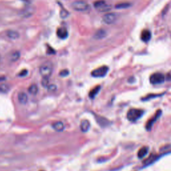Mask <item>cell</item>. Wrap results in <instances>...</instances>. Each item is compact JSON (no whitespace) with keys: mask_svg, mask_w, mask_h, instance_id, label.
Returning <instances> with one entry per match:
<instances>
[{"mask_svg":"<svg viewBox=\"0 0 171 171\" xmlns=\"http://www.w3.org/2000/svg\"><path fill=\"white\" fill-rule=\"evenodd\" d=\"M53 71V64L50 61H46L43 63L39 68V72L43 78H49L52 75Z\"/></svg>","mask_w":171,"mask_h":171,"instance_id":"obj_1","label":"cell"},{"mask_svg":"<svg viewBox=\"0 0 171 171\" xmlns=\"http://www.w3.org/2000/svg\"><path fill=\"white\" fill-rule=\"evenodd\" d=\"M144 114V111L140 109L132 108L127 112V118L130 122H135L140 118Z\"/></svg>","mask_w":171,"mask_h":171,"instance_id":"obj_2","label":"cell"},{"mask_svg":"<svg viewBox=\"0 0 171 171\" xmlns=\"http://www.w3.org/2000/svg\"><path fill=\"white\" fill-rule=\"evenodd\" d=\"M72 7L74 10L78 12H85L89 8V5L85 2L76 1L72 4Z\"/></svg>","mask_w":171,"mask_h":171,"instance_id":"obj_3","label":"cell"},{"mask_svg":"<svg viewBox=\"0 0 171 171\" xmlns=\"http://www.w3.org/2000/svg\"><path fill=\"white\" fill-rule=\"evenodd\" d=\"M109 68L108 66L106 65H103V66H101L100 68H98L96 70H94L92 72V76L93 77L95 78H102L104 77L108 73Z\"/></svg>","mask_w":171,"mask_h":171,"instance_id":"obj_4","label":"cell"},{"mask_svg":"<svg viewBox=\"0 0 171 171\" xmlns=\"http://www.w3.org/2000/svg\"><path fill=\"white\" fill-rule=\"evenodd\" d=\"M165 81V76L162 74L156 72L152 74L150 77V82L152 84H160Z\"/></svg>","mask_w":171,"mask_h":171,"instance_id":"obj_5","label":"cell"},{"mask_svg":"<svg viewBox=\"0 0 171 171\" xmlns=\"http://www.w3.org/2000/svg\"><path fill=\"white\" fill-rule=\"evenodd\" d=\"M94 8L100 12H107L111 9L110 5L101 0V1H97L94 3Z\"/></svg>","mask_w":171,"mask_h":171,"instance_id":"obj_6","label":"cell"},{"mask_svg":"<svg viewBox=\"0 0 171 171\" xmlns=\"http://www.w3.org/2000/svg\"><path fill=\"white\" fill-rule=\"evenodd\" d=\"M162 114V111L161 110H158L156 111V112L155 113V114L152 116V117L148 120V121L147 122V125H146V128L147 130H151L152 127L153 126L154 124L156 122V121L159 118L160 116H161Z\"/></svg>","mask_w":171,"mask_h":171,"instance_id":"obj_7","label":"cell"},{"mask_svg":"<svg viewBox=\"0 0 171 171\" xmlns=\"http://www.w3.org/2000/svg\"><path fill=\"white\" fill-rule=\"evenodd\" d=\"M116 20V15L114 13H108L103 17V21L106 24H113Z\"/></svg>","mask_w":171,"mask_h":171,"instance_id":"obj_8","label":"cell"},{"mask_svg":"<svg viewBox=\"0 0 171 171\" xmlns=\"http://www.w3.org/2000/svg\"><path fill=\"white\" fill-rule=\"evenodd\" d=\"M151 32L148 30H144L141 34V39L144 42H148L151 39Z\"/></svg>","mask_w":171,"mask_h":171,"instance_id":"obj_9","label":"cell"},{"mask_svg":"<svg viewBox=\"0 0 171 171\" xmlns=\"http://www.w3.org/2000/svg\"><path fill=\"white\" fill-rule=\"evenodd\" d=\"M57 35L61 39H65L68 35V33L65 28H60L57 30Z\"/></svg>","mask_w":171,"mask_h":171,"instance_id":"obj_10","label":"cell"},{"mask_svg":"<svg viewBox=\"0 0 171 171\" xmlns=\"http://www.w3.org/2000/svg\"><path fill=\"white\" fill-rule=\"evenodd\" d=\"M17 98H18V101H19V102L22 104H26L28 100V95L24 92H20L19 94H18Z\"/></svg>","mask_w":171,"mask_h":171,"instance_id":"obj_11","label":"cell"},{"mask_svg":"<svg viewBox=\"0 0 171 171\" xmlns=\"http://www.w3.org/2000/svg\"><path fill=\"white\" fill-rule=\"evenodd\" d=\"M53 128L57 132H62L64 129V125L61 122H56L52 125Z\"/></svg>","mask_w":171,"mask_h":171,"instance_id":"obj_12","label":"cell"},{"mask_svg":"<svg viewBox=\"0 0 171 171\" xmlns=\"http://www.w3.org/2000/svg\"><path fill=\"white\" fill-rule=\"evenodd\" d=\"M90 127V124L88 121L87 120H84L81 122L80 124V129L84 132H86L87 131H88Z\"/></svg>","mask_w":171,"mask_h":171,"instance_id":"obj_13","label":"cell"},{"mask_svg":"<svg viewBox=\"0 0 171 171\" xmlns=\"http://www.w3.org/2000/svg\"><path fill=\"white\" fill-rule=\"evenodd\" d=\"M148 148L147 147H142L140 150L138 152V157L139 158H143L145 156H146L148 152Z\"/></svg>","mask_w":171,"mask_h":171,"instance_id":"obj_14","label":"cell"},{"mask_svg":"<svg viewBox=\"0 0 171 171\" xmlns=\"http://www.w3.org/2000/svg\"><path fill=\"white\" fill-rule=\"evenodd\" d=\"M100 90V86H98L95 87V88H93L90 92V94H89L90 98H95L97 94H98V92H99Z\"/></svg>","mask_w":171,"mask_h":171,"instance_id":"obj_15","label":"cell"},{"mask_svg":"<svg viewBox=\"0 0 171 171\" xmlns=\"http://www.w3.org/2000/svg\"><path fill=\"white\" fill-rule=\"evenodd\" d=\"M28 92H30L32 95H35L38 92V87L35 84L31 85L28 88Z\"/></svg>","mask_w":171,"mask_h":171,"instance_id":"obj_16","label":"cell"},{"mask_svg":"<svg viewBox=\"0 0 171 171\" xmlns=\"http://www.w3.org/2000/svg\"><path fill=\"white\" fill-rule=\"evenodd\" d=\"M158 158V156L154 155V154H152L151 156H149L148 158H147L146 161H144V165H150L152 162H153L154 161H156V158Z\"/></svg>","mask_w":171,"mask_h":171,"instance_id":"obj_17","label":"cell"},{"mask_svg":"<svg viewBox=\"0 0 171 171\" xmlns=\"http://www.w3.org/2000/svg\"><path fill=\"white\" fill-rule=\"evenodd\" d=\"M105 36H106V32L103 30H100L96 33L94 37H95V38L96 39H102V38H104Z\"/></svg>","mask_w":171,"mask_h":171,"instance_id":"obj_18","label":"cell"},{"mask_svg":"<svg viewBox=\"0 0 171 171\" xmlns=\"http://www.w3.org/2000/svg\"><path fill=\"white\" fill-rule=\"evenodd\" d=\"M131 6V3H128V2H124V3H118L116 6V8L117 9H125L127 8H129Z\"/></svg>","mask_w":171,"mask_h":171,"instance_id":"obj_19","label":"cell"},{"mask_svg":"<svg viewBox=\"0 0 171 171\" xmlns=\"http://www.w3.org/2000/svg\"><path fill=\"white\" fill-rule=\"evenodd\" d=\"M8 36L9 37V38L10 39H15L18 38L19 37V34L17 32L15 31H8Z\"/></svg>","mask_w":171,"mask_h":171,"instance_id":"obj_20","label":"cell"},{"mask_svg":"<svg viewBox=\"0 0 171 171\" xmlns=\"http://www.w3.org/2000/svg\"><path fill=\"white\" fill-rule=\"evenodd\" d=\"M9 90V87L6 84H0V92L2 93H7Z\"/></svg>","mask_w":171,"mask_h":171,"instance_id":"obj_21","label":"cell"},{"mask_svg":"<svg viewBox=\"0 0 171 171\" xmlns=\"http://www.w3.org/2000/svg\"><path fill=\"white\" fill-rule=\"evenodd\" d=\"M97 121L100 124V125L102 126H105V125H107L108 124V121L106 119H104L102 117H100V116H98V118H97Z\"/></svg>","mask_w":171,"mask_h":171,"instance_id":"obj_22","label":"cell"},{"mask_svg":"<svg viewBox=\"0 0 171 171\" xmlns=\"http://www.w3.org/2000/svg\"><path fill=\"white\" fill-rule=\"evenodd\" d=\"M19 58H20V53L17 52H14V53L12 54V56H11V60H12L13 61H16V60L19 59Z\"/></svg>","mask_w":171,"mask_h":171,"instance_id":"obj_23","label":"cell"},{"mask_svg":"<svg viewBox=\"0 0 171 171\" xmlns=\"http://www.w3.org/2000/svg\"><path fill=\"white\" fill-rule=\"evenodd\" d=\"M69 16V12L64 9H62L60 12V16L61 18H66Z\"/></svg>","mask_w":171,"mask_h":171,"instance_id":"obj_24","label":"cell"},{"mask_svg":"<svg viewBox=\"0 0 171 171\" xmlns=\"http://www.w3.org/2000/svg\"><path fill=\"white\" fill-rule=\"evenodd\" d=\"M42 84L43 87H48L49 86V78H43L42 81Z\"/></svg>","mask_w":171,"mask_h":171,"instance_id":"obj_25","label":"cell"},{"mask_svg":"<svg viewBox=\"0 0 171 171\" xmlns=\"http://www.w3.org/2000/svg\"><path fill=\"white\" fill-rule=\"evenodd\" d=\"M56 89H57V87L54 84H51L48 86V90L50 91V92H54V91L56 90Z\"/></svg>","mask_w":171,"mask_h":171,"instance_id":"obj_26","label":"cell"},{"mask_svg":"<svg viewBox=\"0 0 171 171\" xmlns=\"http://www.w3.org/2000/svg\"><path fill=\"white\" fill-rule=\"evenodd\" d=\"M68 74H69L68 70H62V71H61V72H60V75L61 76H63V77H64V76H68Z\"/></svg>","mask_w":171,"mask_h":171,"instance_id":"obj_27","label":"cell"},{"mask_svg":"<svg viewBox=\"0 0 171 171\" xmlns=\"http://www.w3.org/2000/svg\"><path fill=\"white\" fill-rule=\"evenodd\" d=\"M47 53H48V54H55V50H54L52 47H48V50H47Z\"/></svg>","mask_w":171,"mask_h":171,"instance_id":"obj_28","label":"cell"},{"mask_svg":"<svg viewBox=\"0 0 171 171\" xmlns=\"http://www.w3.org/2000/svg\"><path fill=\"white\" fill-rule=\"evenodd\" d=\"M27 74H28V70H23L19 74V76H21V77H24V76H25Z\"/></svg>","mask_w":171,"mask_h":171,"instance_id":"obj_29","label":"cell"},{"mask_svg":"<svg viewBox=\"0 0 171 171\" xmlns=\"http://www.w3.org/2000/svg\"><path fill=\"white\" fill-rule=\"evenodd\" d=\"M160 96V95H154L153 96H154V97H157V96ZM152 96H150V95H149V96H148L147 98H145V99H144V100H147V99H149V98H151Z\"/></svg>","mask_w":171,"mask_h":171,"instance_id":"obj_30","label":"cell"},{"mask_svg":"<svg viewBox=\"0 0 171 171\" xmlns=\"http://www.w3.org/2000/svg\"><path fill=\"white\" fill-rule=\"evenodd\" d=\"M0 60H1V56H0Z\"/></svg>","mask_w":171,"mask_h":171,"instance_id":"obj_31","label":"cell"}]
</instances>
